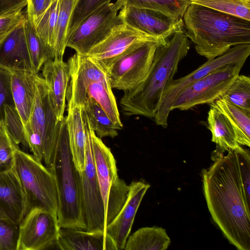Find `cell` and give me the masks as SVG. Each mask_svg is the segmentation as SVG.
<instances>
[{
	"label": "cell",
	"instance_id": "obj_38",
	"mask_svg": "<svg viewBox=\"0 0 250 250\" xmlns=\"http://www.w3.org/2000/svg\"><path fill=\"white\" fill-rule=\"evenodd\" d=\"M19 225L0 218V250H17Z\"/></svg>",
	"mask_w": 250,
	"mask_h": 250
},
{
	"label": "cell",
	"instance_id": "obj_18",
	"mask_svg": "<svg viewBox=\"0 0 250 250\" xmlns=\"http://www.w3.org/2000/svg\"><path fill=\"white\" fill-rule=\"evenodd\" d=\"M25 21L0 42V68L10 72H34L27 42Z\"/></svg>",
	"mask_w": 250,
	"mask_h": 250
},
{
	"label": "cell",
	"instance_id": "obj_37",
	"mask_svg": "<svg viewBox=\"0 0 250 250\" xmlns=\"http://www.w3.org/2000/svg\"><path fill=\"white\" fill-rule=\"evenodd\" d=\"M111 0H78L73 11L68 30V37L72 32L89 14Z\"/></svg>",
	"mask_w": 250,
	"mask_h": 250
},
{
	"label": "cell",
	"instance_id": "obj_10",
	"mask_svg": "<svg viewBox=\"0 0 250 250\" xmlns=\"http://www.w3.org/2000/svg\"><path fill=\"white\" fill-rule=\"evenodd\" d=\"M157 43H137L119 58L107 72L112 88L126 92L146 77L151 66Z\"/></svg>",
	"mask_w": 250,
	"mask_h": 250
},
{
	"label": "cell",
	"instance_id": "obj_4",
	"mask_svg": "<svg viewBox=\"0 0 250 250\" xmlns=\"http://www.w3.org/2000/svg\"><path fill=\"white\" fill-rule=\"evenodd\" d=\"M49 169L57 184L59 227L86 230L81 208L78 170L70 148L65 117L60 122L53 162Z\"/></svg>",
	"mask_w": 250,
	"mask_h": 250
},
{
	"label": "cell",
	"instance_id": "obj_42",
	"mask_svg": "<svg viewBox=\"0 0 250 250\" xmlns=\"http://www.w3.org/2000/svg\"><path fill=\"white\" fill-rule=\"evenodd\" d=\"M27 5V0H0V17L20 10Z\"/></svg>",
	"mask_w": 250,
	"mask_h": 250
},
{
	"label": "cell",
	"instance_id": "obj_19",
	"mask_svg": "<svg viewBox=\"0 0 250 250\" xmlns=\"http://www.w3.org/2000/svg\"><path fill=\"white\" fill-rule=\"evenodd\" d=\"M42 78L48 87L50 102L58 121L64 118L70 75L69 66L63 59L54 58L42 66Z\"/></svg>",
	"mask_w": 250,
	"mask_h": 250
},
{
	"label": "cell",
	"instance_id": "obj_39",
	"mask_svg": "<svg viewBox=\"0 0 250 250\" xmlns=\"http://www.w3.org/2000/svg\"><path fill=\"white\" fill-rule=\"evenodd\" d=\"M11 72L0 68V122L5 117L6 105L15 106L11 90Z\"/></svg>",
	"mask_w": 250,
	"mask_h": 250
},
{
	"label": "cell",
	"instance_id": "obj_36",
	"mask_svg": "<svg viewBox=\"0 0 250 250\" xmlns=\"http://www.w3.org/2000/svg\"><path fill=\"white\" fill-rule=\"evenodd\" d=\"M16 145L9 135L3 121L0 122V173L12 168Z\"/></svg>",
	"mask_w": 250,
	"mask_h": 250
},
{
	"label": "cell",
	"instance_id": "obj_13",
	"mask_svg": "<svg viewBox=\"0 0 250 250\" xmlns=\"http://www.w3.org/2000/svg\"><path fill=\"white\" fill-rule=\"evenodd\" d=\"M118 15L123 23L163 44L174 34L184 30L183 19L151 9L124 7Z\"/></svg>",
	"mask_w": 250,
	"mask_h": 250
},
{
	"label": "cell",
	"instance_id": "obj_2",
	"mask_svg": "<svg viewBox=\"0 0 250 250\" xmlns=\"http://www.w3.org/2000/svg\"><path fill=\"white\" fill-rule=\"evenodd\" d=\"M189 49L184 29L174 34L166 43L158 45L146 77L135 88L124 92L120 102L123 113L154 118L168 82L177 72L179 63Z\"/></svg>",
	"mask_w": 250,
	"mask_h": 250
},
{
	"label": "cell",
	"instance_id": "obj_20",
	"mask_svg": "<svg viewBox=\"0 0 250 250\" xmlns=\"http://www.w3.org/2000/svg\"><path fill=\"white\" fill-rule=\"evenodd\" d=\"M25 201L14 167L0 173V218L20 225L24 217Z\"/></svg>",
	"mask_w": 250,
	"mask_h": 250
},
{
	"label": "cell",
	"instance_id": "obj_26",
	"mask_svg": "<svg viewBox=\"0 0 250 250\" xmlns=\"http://www.w3.org/2000/svg\"><path fill=\"white\" fill-rule=\"evenodd\" d=\"M222 113L230 123L241 146H250V114L222 98L210 104Z\"/></svg>",
	"mask_w": 250,
	"mask_h": 250
},
{
	"label": "cell",
	"instance_id": "obj_5",
	"mask_svg": "<svg viewBox=\"0 0 250 250\" xmlns=\"http://www.w3.org/2000/svg\"><path fill=\"white\" fill-rule=\"evenodd\" d=\"M14 167L24 195V216L36 208L57 216L58 190L55 178L51 170L32 155L21 150L19 146L14 151Z\"/></svg>",
	"mask_w": 250,
	"mask_h": 250
},
{
	"label": "cell",
	"instance_id": "obj_22",
	"mask_svg": "<svg viewBox=\"0 0 250 250\" xmlns=\"http://www.w3.org/2000/svg\"><path fill=\"white\" fill-rule=\"evenodd\" d=\"M11 90L15 108L23 124L29 121L35 97L37 73L11 72Z\"/></svg>",
	"mask_w": 250,
	"mask_h": 250
},
{
	"label": "cell",
	"instance_id": "obj_17",
	"mask_svg": "<svg viewBox=\"0 0 250 250\" xmlns=\"http://www.w3.org/2000/svg\"><path fill=\"white\" fill-rule=\"evenodd\" d=\"M150 187L149 184L144 181L132 182L129 185V191L124 204L106 227L105 233L112 239L117 250H125L137 210Z\"/></svg>",
	"mask_w": 250,
	"mask_h": 250
},
{
	"label": "cell",
	"instance_id": "obj_27",
	"mask_svg": "<svg viewBox=\"0 0 250 250\" xmlns=\"http://www.w3.org/2000/svg\"><path fill=\"white\" fill-rule=\"evenodd\" d=\"M87 96L93 99L106 112L112 122L120 129L121 121L116 101L109 80L92 82L87 88Z\"/></svg>",
	"mask_w": 250,
	"mask_h": 250
},
{
	"label": "cell",
	"instance_id": "obj_9",
	"mask_svg": "<svg viewBox=\"0 0 250 250\" xmlns=\"http://www.w3.org/2000/svg\"><path fill=\"white\" fill-rule=\"evenodd\" d=\"M244 64L227 65L193 82L177 95L171 110H186L198 105L214 102L222 97L239 75Z\"/></svg>",
	"mask_w": 250,
	"mask_h": 250
},
{
	"label": "cell",
	"instance_id": "obj_32",
	"mask_svg": "<svg viewBox=\"0 0 250 250\" xmlns=\"http://www.w3.org/2000/svg\"><path fill=\"white\" fill-rule=\"evenodd\" d=\"M221 98L250 114V78L239 75Z\"/></svg>",
	"mask_w": 250,
	"mask_h": 250
},
{
	"label": "cell",
	"instance_id": "obj_14",
	"mask_svg": "<svg viewBox=\"0 0 250 250\" xmlns=\"http://www.w3.org/2000/svg\"><path fill=\"white\" fill-rule=\"evenodd\" d=\"M144 42L164 44L122 22L116 25L104 40L91 48L85 55L107 73L122 55L137 43Z\"/></svg>",
	"mask_w": 250,
	"mask_h": 250
},
{
	"label": "cell",
	"instance_id": "obj_25",
	"mask_svg": "<svg viewBox=\"0 0 250 250\" xmlns=\"http://www.w3.org/2000/svg\"><path fill=\"white\" fill-rule=\"evenodd\" d=\"M171 240L165 229L153 226L139 229L128 237L125 250H166Z\"/></svg>",
	"mask_w": 250,
	"mask_h": 250
},
{
	"label": "cell",
	"instance_id": "obj_7",
	"mask_svg": "<svg viewBox=\"0 0 250 250\" xmlns=\"http://www.w3.org/2000/svg\"><path fill=\"white\" fill-rule=\"evenodd\" d=\"M82 112L86 140L84 168L82 171L78 170L82 214L86 230L105 233L104 202L93 154L92 128L86 113L83 109Z\"/></svg>",
	"mask_w": 250,
	"mask_h": 250
},
{
	"label": "cell",
	"instance_id": "obj_21",
	"mask_svg": "<svg viewBox=\"0 0 250 250\" xmlns=\"http://www.w3.org/2000/svg\"><path fill=\"white\" fill-rule=\"evenodd\" d=\"M56 245L62 250H117L112 239L104 232L62 228Z\"/></svg>",
	"mask_w": 250,
	"mask_h": 250
},
{
	"label": "cell",
	"instance_id": "obj_31",
	"mask_svg": "<svg viewBox=\"0 0 250 250\" xmlns=\"http://www.w3.org/2000/svg\"><path fill=\"white\" fill-rule=\"evenodd\" d=\"M78 0H59L54 46V58L63 59L72 14Z\"/></svg>",
	"mask_w": 250,
	"mask_h": 250
},
{
	"label": "cell",
	"instance_id": "obj_12",
	"mask_svg": "<svg viewBox=\"0 0 250 250\" xmlns=\"http://www.w3.org/2000/svg\"><path fill=\"white\" fill-rule=\"evenodd\" d=\"M60 122L50 102L49 87L45 80L38 75L33 106L29 120L25 125L41 137L44 148L43 162L49 168L53 162Z\"/></svg>",
	"mask_w": 250,
	"mask_h": 250
},
{
	"label": "cell",
	"instance_id": "obj_30",
	"mask_svg": "<svg viewBox=\"0 0 250 250\" xmlns=\"http://www.w3.org/2000/svg\"><path fill=\"white\" fill-rule=\"evenodd\" d=\"M82 108L86 113L91 127L98 137L114 138L118 135V130L120 129L93 99L88 97Z\"/></svg>",
	"mask_w": 250,
	"mask_h": 250
},
{
	"label": "cell",
	"instance_id": "obj_33",
	"mask_svg": "<svg viewBox=\"0 0 250 250\" xmlns=\"http://www.w3.org/2000/svg\"><path fill=\"white\" fill-rule=\"evenodd\" d=\"M201 5L250 21V0H190Z\"/></svg>",
	"mask_w": 250,
	"mask_h": 250
},
{
	"label": "cell",
	"instance_id": "obj_6",
	"mask_svg": "<svg viewBox=\"0 0 250 250\" xmlns=\"http://www.w3.org/2000/svg\"><path fill=\"white\" fill-rule=\"evenodd\" d=\"M91 139L96 172L104 202L106 228L124 204L129 185L119 177L116 162L110 149L93 129Z\"/></svg>",
	"mask_w": 250,
	"mask_h": 250
},
{
	"label": "cell",
	"instance_id": "obj_23",
	"mask_svg": "<svg viewBox=\"0 0 250 250\" xmlns=\"http://www.w3.org/2000/svg\"><path fill=\"white\" fill-rule=\"evenodd\" d=\"M65 116L70 148L77 170L84 169L85 162L86 132L82 107L67 104Z\"/></svg>",
	"mask_w": 250,
	"mask_h": 250
},
{
	"label": "cell",
	"instance_id": "obj_3",
	"mask_svg": "<svg viewBox=\"0 0 250 250\" xmlns=\"http://www.w3.org/2000/svg\"><path fill=\"white\" fill-rule=\"evenodd\" d=\"M183 20L196 52L208 60L237 45L250 43V21L191 3Z\"/></svg>",
	"mask_w": 250,
	"mask_h": 250
},
{
	"label": "cell",
	"instance_id": "obj_24",
	"mask_svg": "<svg viewBox=\"0 0 250 250\" xmlns=\"http://www.w3.org/2000/svg\"><path fill=\"white\" fill-rule=\"evenodd\" d=\"M208 124L212 135L211 141L221 152L244 149L236 140L232 128L226 117L212 106L208 112Z\"/></svg>",
	"mask_w": 250,
	"mask_h": 250
},
{
	"label": "cell",
	"instance_id": "obj_28",
	"mask_svg": "<svg viewBox=\"0 0 250 250\" xmlns=\"http://www.w3.org/2000/svg\"><path fill=\"white\" fill-rule=\"evenodd\" d=\"M190 0H117L114 4L120 9L124 7L146 8L157 11L177 19H183Z\"/></svg>",
	"mask_w": 250,
	"mask_h": 250
},
{
	"label": "cell",
	"instance_id": "obj_40",
	"mask_svg": "<svg viewBox=\"0 0 250 250\" xmlns=\"http://www.w3.org/2000/svg\"><path fill=\"white\" fill-rule=\"evenodd\" d=\"M26 16V12L22 10L0 17V42L25 20Z\"/></svg>",
	"mask_w": 250,
	"mask_h": 250
},
{
	"label": "cell",
	"instance_id": "obj_16",
	"mask_svg": "<svg viewBox=\"0 0 250 250\" xmlns=\"http://www.w3.org/2000/svg\"><path fill=\"white\" fill-rule=\"evenodd\" d=\"M70 79L67 104L82 107L87 100V88L92 82L109 80L106 72L86 55L75 53L67 61Z\"/></svg>",
	"mask_w": 250,
	"mask_h": 250
},
{
	"label": "cell",
	"instance_id": "obj_35",
	"mask_svg": "<svg viewBox=\"0 0 250 250\" xmlns=\"http://www.w3.org/2000/svg\"><path fill=\"white\" fill-rule=\"evenodd\" d=\"M5 126L14 143L28 148L24 133V125L15 106L6 105L5 107Z\"/></svg>",
	"mask_w": 250,
	"mask_h": 250
},
{
	"label": "cell",
	"instance_id": "obj_15",
	"mask_svg": "<svg viewBox=\"0 0 250 250\" xmlns=\"http://www.w3.org/2000/svg\"><path fill=\"white\" fill-rule=\"evenodd\" d=\"M60 227L57 217L42 209H34L19 225L17 250H43L56 244Z\"/></svg>",
	"mask_w": 250,
	"mask_h": 250
},
{
	"label": "cell",
	"instance_id": "obj_29",
	"mask_svg": "<svg viewBox=\"0 0 250 250\" xmlns=\"http://www.w3.org/2000/svg\"><path fill=\"white\" fill-rule=\"evenodd\" d=\"M25 32L33 70L38 74L45 62L54 58V51L53 49L37 35L34 23L31 18L27 14Z\"/></svg>",
	"mask_w": 250,
	"mask_h": 250
},
{
	"label": "cell",
	"instance_id": "obj_11",
	"mask_svg": "<svg viewBox=\"0 0 250 250\" xmlns=\"http://www.w3.org/2000/svg\"><path fill=\"white\" fill-rule=\"evenodd\" d=\"M120 10L114 3H107L85 18L69 35L66 47L85 55L93 46L104 40L113 28L122 23L118 17Z\"/></svg>",
	"mask_w": 250,
	"mask_h": 250
},
{
	"label": "cell",
	"instance_id": "obj_41",
	"mask_svg": "<svg viewBox=\"0 0 250 250\" xmlns=\"http://www.w3.org/2000/svg\"><path fill=\"white\" fill-rule=\"evenodd\" d=\"M56 0H27L26 14L35 24Z\"/></svg>",
	"mask_w": 250,
	"mask_h": 250
},
{
	"label": "cell",
	"instance_id": "obj_8",
	"mask_svg": "<svg viewBox=\"0 0 250 250\" xmlns=\"http://www.w3.org/2000/svg\"><path fill=\"white\" fill-rule=\"evenodd\" d=\"M250 54V43L241 44L229 48L225 53L208 61L187 75L168 82L154 118L156 124L166 128L171 106L177 95L193 82L227 65L245 63Z\"/></svg>",
	"mask_w": 250,
	"mask_h": 250
},
{
	"label": "cell",
	"instance_id": "obj_34",
	"mask_svg": "<svg viewBox=\"0 0 250 250\" xmlns=\"http://www.w3.org/2000/svg\"><path fill=\"white\" fill-rule=\"evenodd\" d=\"M59 8V0H56L34 24L37 35L53 51Z\"/></svg>",
	"mask_w": 250,
	"mask_h": 250
},
{
	"label": "cell",
	"instance_id": "obj_1",
	"mask_svg": "<svg viewBox=\"0 0 250 250\" xmlns=\"http://www.w3.org/2000/svg\"><path fill=\"white\" fill-rule=\"evenodd\" d=\"M215 151L214 163L202 171L205 198L211 216L229 242L250 250V201L242 185L235 150Z\"/></svg>",
	"mask_w": 250,
	"mask_h": 250
}]
</instances>
